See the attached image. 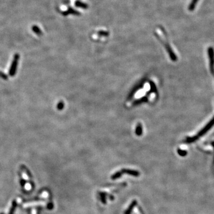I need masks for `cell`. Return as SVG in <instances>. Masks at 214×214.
<instances>
[{"label": "cell", "instance_id": "1", "mask_svg": "<svg viewBox=\"0 0 214 214\" xmlns=\"http://www.w3.org/2000/svg\"><path fill=\"white\" fill-rule=\"evenodd\" d=\"M214 117L212 118V120H211L209 121V122H208V123L207 124L205 125V126L204 127L202 128L199 133H198V135L197 136V137H198V138H199V137H201L202 136H203L204 135H205V134H206V133L214 126Z\"/></svg>", "mask_w": 214, "mask_h": 214}, {"label": "cell", "instance_id": "2", "mask_svg": "<svg viewBox=\"0 0 214 214\" xmlns=\"http://www.w3.org/2000/svg\"><path fill=\"white\" fill-rule=\"evenodd\" d=\"M208 54L210 61V70L212 74L214 73V50L212 47H209L208 49Z\"/></svg>", "mask_w": 214, "mask_h": 214}, {"label": "cell", "instance_id": "3", "mask_svg": "<svg viewBox=\"0 0 214 214\" xmlns=\"http://www.w3.org/2000/svg\"><path fill=\"white\" fill-rule=\"evenodd\" d=\"M18 59H19V55H17V54L15 55L13 59V61L12 64H11V68L10 69V71H9V74L11 76H13L15 75V71H16V70H17V67Z\"/></svg>", "mask_w": 214, "mask_h": 214}, {"label": "cell", "instance_id": "4", "mask_svg": "<svg viewBox=\"0 0 214 214\" xmlns=\"http://www.w3.org/2000/svg\"><path fill=\"white\" fill-rule=\"evenodd\" d=\"M121 173H126L128 174L133 175L134 177H139L140 173L138 171H134V170H131V169H124L121 170Z\"/></svg>", "mask_w": 214, "mask_h": 214}, {"label": "cell", "instance_id": "5", "mask_svg": "<svg viewBox=\"0 0 214 214\" xmlns=\"http://www.w3.org/2000/svg\"><path fill=\"white\" fill-rule=\"evenodd\" d=\"M137 204V201L136 200H133L132 202V203L130 204V205L129 208H128V209L125 212V214H130L131 212H132L133 208H134L136 206V205Z\"/></svg>", "mask_w": 214, "mask_h": 214}, {"label": "cell", "instance_id": "6", "mask_svg": "<svg viewBox=\"0 0 214 214\" xmlns=\"http://www.w3.org/2000/svg\"><path fill=\"white\" fill-rule=\"evenodd\" d=\"M198 1H199V0H192L189 6V10L190 11H193L195 9Z\"/></svg>", "mask_w": 214, "mask_h": 214}, {"label": "cell", "instance_id": "7", "mask_svg": "<svg viewBox=\"0 0 214 214\" xmlns=\"http://www.w3.org/2000/svg\"><path fill=\"white\" fill-rule=\"evenodd\" d=\"M17 205V204L16 201L14 200L13 202L12 206H11V209H10V210L9 214H14V212H15V209H16Z\"/></svg>", "mask_w": 214, "mask_h": 214}, {"label": "cell", "instance_id": "8", "mask_svg": "<svg viewBox=\"0 0 214 214\" xmlns=\"http://www.w3.org/2000/svg\"><path fill=\"white\" fill-rule=\"evenodd\" d=\"M121 174H122L121 172H120V171H118V172H117L116 173H115L114 174L112 175V177H111V178H112V180L117 179V178L121 177Z\"/></svg>", "mask_w": 214, "mask_h": 214}, {"label": "cell", "instance_id": "9", "mask_svg": "<svg viewBox=\"0 0 214 214\" xmlns=\"http://www.w3.org/2000/svg\"><path fill=\"white\" fill-rule=\"evenodd\" d=\"M178 153H179V155H181V156H185V155H187V151H185L178 150Z\"/></svg>", "mask_w": 214, "mask_h": 214}, {"label": "cell", "instance_id": "10", "mask_svg": "<svg viewBox=\"0 0 214 214\" xmlns=\"http://www.w3.org/2000/svg\"><path fill=\"white\" fill-rule=\"evenodd\" d=\"M22 168H23L24 171H25V172H26V174H28V176H29V177H30V178H31V177H31V176H32V175H31V172H29V171H28V169H27V168L25 167V166H22Z\"/></svg>", "mask_w": 214, "mask_h": 214}, {"label": "cell", "instance_id": "11", "mask_svg": "<svg viewBox=\"0 0 214 214\" xmlns=\"http://www.w3.org/2000/svg\"><path fill=\"white\" fill-rule=\"evenodd\" d=\"M63 107H64L63 103H62V102H60V103L58 104V106H57V108H58V109L60 110V109H61L62 108H63Z\"/></svg>", "mask_w": 214, "mask_h": 214}, {"label": "cell", "instance_id": "12", "mask_svg": "<svg viewBox=\"0 0 214 214\" xmlns=\"http://www.w3.org/2000/svg\"><path fill=\"white\" fill-rule=\"evenodd\" d=\"M20 184L22 187H24L25 185V180L23 179H21L20 180Z\"/></svg>", "mask_w": 214, "mask_h": 214}, {"label": "cell", "instance_id": "13", "mask_svg": "<svg viewBox=\"0 0 214 214\" xmlns=\"http://www.w3.org/2000/svg\"><path fill=\"white\" fill-rule=\"evenodd\" d=\"M212 145H213V146H214V142H212Z\"/></svg>", "mask_w": 214, "mask_h": 214}]
</instances>
